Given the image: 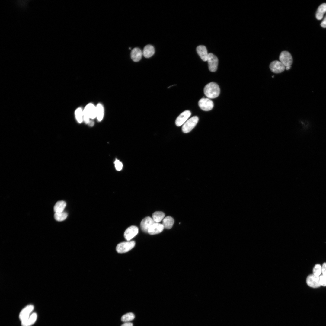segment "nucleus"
I'll return each instance as SVG.
<instances>
[{
	"label": "nucleus",
	"instance_id": "1",
	"mask_svg": "<svg viewBox=\"0 0 326 326\" xmlns=\"http://www.w3.org/2000/svg\"><path fill=\"white\" fill-rule=\"evenodd\" d=\"M204 92L209 98H214L219 96L220 89L217 84L214 82H211L205 86Z\"/></svg>",
	"mask_w": 326,
	"mask_h": 326
},
{
	"label": "nucleus",
	"instance_id": "2",
	"mask_svg": "<svg viewBox=\"0 0 326 326\" xmlns=\"http://www.w3.org/2000/svg\"><path fill=\"white\" fill-rule=\"evenodd\" d=\"M96 117V107L92 103L87 104L83 110V121L88 124L90 119H94Z\"/></svg>",
	"mask_w": 326,
	"mask_h": 326
},
{
	"label": "nucleus",
	"instance_id": "3",
	"mask_svg": "<svg viewBox=\"0 0 326 326\" xmlns=\"http://www.w3.org/2000/svg\"><path fill=\"white\" fill-rule=\"evenodd\" d=\"M199 120L197 116H194L187 120L183 125L182 130L184 133L191 131L195 126Z\"/></svg>",
	"mask_w": 326,
	"mask_h": 326
},
{
	"label": "nucleus",
	"instance_id": "4",
	"mask_svg": "<svg viewBox=\"0 0 326 326\" xmlns=\"http://www.w3.org/2000/svg\"><path fill=\"white\" fill-rule=\"evenodd\" d=\"M135 245V243L133 241L122 242L117 245L116 250L119 253H126L132 249Z\"/></svg>",
	"mask_w": 326,
	"mask_h": 326
},
{
	"label": "nucleus",
	"instance_id": "5",
	"mask_svg": "<svg viewBox=\"0 0 326 326\" xmlns=\"http://www.w3.org/2000/svg\"><path fill=\"white\" fill-rule=\"evenodd\" d=\"M279 59L280 61L285 67L291 66L292 63L293 59L292 55L287 51H282L280 55Z\"/></svg>",
	"mask_w": 326,
	"mask_h": 326
},
{
	"label": "nucleus",
	"instance_id": "6",
	"mask_svg": "<svg viewBox=\"0 0 326 326\" xmlns=\"http://www.w3.org/2000/svg\"><path fill=\"white\" fill-rule=\"evenodd\" d=\"M207 61L209 70L212 72L216 71L217 68L218 60L217 57L212 53L208 54Z\"/></svg>",
	"mask_w": 326,
	"mask_h": 326
},
{
	"label": "nucleus",
	"instance_id": "7",
	"mask_svg": "<svg viewBox=\"0 0 326 326\" xmlns=\"http://www.w3.org/2000/svg\"><path fill=\"white\" fill-rule=\"evenodd\" d=\"M198 105L203 110L208 111L211 110L214 106L213 101L209 98H203L200 100Z\"/></svg>",
	"mask_w": 326,
	"mask_h": 326
},
{
	"label": "nucleus",
	"instance_id": "8",
	"mask_svg": "<svg viewBox=\"0 0 326 326\" xmlns=\"http://www.w3.org/2000/svg\"><path fill=\"white\" fill-rule=\"evenodd\" d=\"M269 68L271 72L276 74L283 72L285 69V67L283 64L278 60L271 62L269 65Z\"/></svg>",
	"mask_w": 326,
	"mask_h": 326
},
{
	"label": "nucleus",
	"instance_id": "9",
	"mask_svg": "<svg viewBox=\"0 0 326 326\" xmlns=\"http://www.w3.org/2000/svg\"><path fill=\"white\" fill-rule=\"evenodd\" d=\"M34 309V306L33 305H28L23 309L20 313L19 319L21 322L27 319L31 314L32 312Z\"/></svg>",
	"mask_w": 326,
	"mask_h": 326
},
{
	"label": "nucleus",
	"instance_id": "10",
	"mask_svg": "<svg viewBox=\"0 0 326 326\" xmlns=\"http://www.w3.org/2000/svg\"><path fill=\"white\" fill-rule=\"evenodd\" d=\"M306 283L310 287L317 288L321 286L319 282V276L313 274L309 275L306 279Z\"/></svg>",
	"mask_w": 326,
	"mask_h": 326
},
{
	"label": "nucleus",
	"instance_id": "11",
	"mask_svg": "<svg viewBox=\"0 0 326 326\" xmlns=\"http://www.w3.org/2000/svg\"><path fill=\"white\" fill-rule=\"evenodd\" d=\"M138 232V228L135 226H131L128 228L125 231L124 236L125 239L128 241L130 240Z\"/></svg>",
	"mask_w": 326,
	"mask_h": 326
},
{
	"label": "nucleus",
	"instance_id": "12",
	"mask_svg": "<svg viewBox=\"0 0 326 326\" xmlns=\"http://www.w3.org/2000/svg\"><path fill=\"white\" fill-rule=\"evenodd\" d=\"M191 114L190 112L188 110H186L182 112L176 118L175 121L176 125L177 126H180L183 125Z\"/></svg>",
	"mask_w": 326,
	"mask_h": 326
},
{
	"label": "nucleus",
	"instance_id": "13",
	"mask_svg": "<svg viewBox=\"0 0 326 326\" xmlns=\"http://www.w3.org/2000/svg\"><path fill=\"white\" fill-rule=\"evenodd\" d=\"M155 222L152 218L146 217L144 218L141 222V229L144 232H148L149 228Z\"/></svg>",
	"mask_w": 326,
	"mask_h": 326
},
{
	"label": "nucleus",
	"instance_id": "14",
	"mask_svg": "<svg viewBox=\"0 0 326 326\" xmlns=\"http://www.w3.org/2000/svg\"><path fill=\"white\" fill-rule=\"evenodd\" d=\"M164 228L162 224L155 222L149 228L148 232L152 235L157 234L162 232Z\"/></svg>",
	"mask_w": 326,
	"mask_h": 326
},
{
	"label": "nucleus",
	"instance_id": "15",
	"mask_svg": "<svg viewBox=\"0 0 326 326\" xmlns=\"http://www.w3.org/2000/svg\"><path fill=\"white\" fill-rule=\"evenodd\" d=\"M142 52L139 48L136 47L133 48L131 53V57L132 60L135 62L139 61L141 59Z\"/></svg>",
	"mask_w": 326,
	"mask_h": 326
},
{
	"label": "nucleus",
	"instance_id": "16",
	"mask_svg": "<svg viewBox=\"0 0 326 326\" xmlns=\"http://www.w3.org/2000/svg\"><path fill=\"white\" fill-rule=\"evenodd\" d=\"M197 52L200 58L204 61H207L208 53L206 47L203 45H200L197 48Z\"/></svg>",
	"mask_w": 326,
	"mask_h": 326
},
{
	"label": "nucleus",
	"instance_id": "17",
	"mask_svg": "<svg viewBox=\"0 0 326 326\" xmlns=\"http://www.w3.org/2000/svg\"><path fill=\"white\" fill-rule=\"evenodd\" d=\"M37 318V314L35 312L32 313L27 319L21 322V325L22 326H30L35 323Z\"/></svg>",
	"mask_w": 326,
	"mask_h": 326
},
{
	"label": "nucleus",
	"instance_id": "18",
	"mask_svg": "<svg viewBox=\"0 0 326 326\" xmlns=\"http://www.w3.org/2000/svg\"><path fill=\"white\" fill-rule=\"evenodd\" d=\"M154 53V48L152 46L150 45H148L145 46L142 51V54L146 58L151 57Z\"/></svg>",
	"mask_w": 326,
	"mask_h": 326
},
{
	"label": "nucleus",
	"instance_id": "19",
	"mask_svg": "<svg viewBox=\"0 0 326 326\" xmlns=\"http://www.w3.org/2000/svg\"><path fill=\"white\" fill-rule=\"evenodd\" d=\"M326 12V3H324L321 4L317 9L316 14V18L319 20L321 19Z\"/></svg>",
	"mask_w": 326,
	"mask_h": 326
},
{
	"label": "nucleus",
	"instance_id": "20",
	"mask_svg": "<svg viewBox=\"0 0 326 326\" xmlns=\"http://www.w3.org/2000/svg\"><path fill=\"white\" fill-rule=\"evenodd\" d=\"M66 202L63 200L57 202L55 205L53 210L55 213H60L63 212L66 206Z\"/></svg>",
	"mask_w": 326,
	"mask_h": 326
},
{
	"label": "nucleus",
	"instance_id": "21",
	"mask_svg": "<svg viewBox=\"0 0 326 326\" xmlns=\"http://www.w3.org/2000/svg\"><path fill=\"white\" fill-rule=\"evenodd\" d=\"M96 117L98 121H101L104 117V108L102 105L100 104H98L96 106Z\"/></svg>",
	"mask_w": 326,
	"mask_h": 326
},
{
	"label": "nucleus",
	"instance_id": "22",
	"mask_svg": "<svg viewBox=\"0 0 326 326\" xmlns=\"http://www.w3.org/2000/svg\"><path fill=\"white\" fill-rule=\"evenodd\" d=\"M174 222V220L172 217L167 216L163 220L162 225L164 228L169 229L172 228Z\"/></svg>",
	"mask_w": 326,
	"mask_h": 326
},
{
	"label": "nucleus",
	"instance_id": "23",
	"mask_svg": "<svg viewBox=\"0 0 326 326\" xmlns=\"http://www.w3.org/2000/svg\"><path fill=\"white\" fill-rule=\"evenodd\" d=\"M165 214L161 211H156L152 215V218L155 222L158 223L164 218Z\"/></svg>",
	"mask_w": 326,
	"mask_h": 326
},
{
	"label": "nucleus",
	"instance_id": "24",
	"mask_svg": "<svg viewBox=\"0 0 326 326\" xmlns=\"http://www.w3.org/2000/svg\"><path fill=\"white\" fill-rule=\"evenodd\" d=\"M75 115L77 121L81 123L83 121V110L81 107L78 108L75 110Z\"/></svg>",
	"mask_w": 326,
	"mask_h": 326
},
{
	"label": "nucleus",
	"instance_id": "25",
	"mask_svg": "<svg viewBox=\"0 0 326 326\" xmlns=\"http://www.w3.org/2000/svg\"><path fill=\"white\" fill-rule=\"evenodd\" d=\"M68 216L67 213L65 212L60 213H55L54 218L55 219L58 221H62L65 220Z\"/></svg>",
	"mask_w": 326,
	"mask_h": 326
},
{
	"label": "nucleus",
	"instance_id": "26",
	"mask_svg": "<svg viewBox=\"0 0 326 326\" xmlns=\"http://www.w3.org/2000/svg\"><path fill=\"white\" fill-rule=\"evenodd\" d=\"M135 318V315L133 313L129 312L123 315L121 318L122 321L129 322L133 320Z\"/></svg>",
	"mask_w": 326,
	"mask_h": 326
},
{
	"label": "nucleus",
	"instance_id": "27",
	"mask_svg": "<svg viewBox=\"0 0 326 326\" xmlns=\"http://www.w3.org/2000/svg\"><path fill=\"white\" fill-rule=\"evenodd\" d=\"M321 268L322 267L320 264H316L313 270V274L319 276L322 273Z\"/></svg>",
	"mask_w": 326,
	"mask_h": 326
},
{
	"label": "nucleus",
	"instance_id": "28",
	"mask_svg": "<svg viewBox=\"0 0 326 326\" xmlns=\"http://www.w3.org/2000/svg\"><path fill=\"white\" fill-rule=\"evenodd\" d=\"M114 163L116 169L118 171L121 170L122 168L123 165L121 162L119 160L116 159Z\"/></svg>",
	"mask_w": 326,
	"mask_h": 326
},
{
	"label": "nucleus",
	"instance_id": "29",
	"mask_svg": "<svg viewBox=\"0 0 326 326\" xmlns=\"http://www.w3.org/2000/svg\"><path fill=\"white\" fill-rule=\"evenodd\" d=\"M319 282L321 286H326V275L322 274L319 276Z\"/></svg>",
	"mask_w": 326,
	"mask_h": 326
},
{
	"label": "nucleus",
	"instance_id": "30",
	"mask_svg": "<svg viewBox=\"0 0 326 326\" xmlns=\"http://www.w3.org/2000/svg\"><path fill=\"white\" fill-rule=\"evenodd\" d=\"M322 273L323 275H326V262L323 263L322 266Z\"/></svg>",
	"mask_w": 326,
	"mask_h": 326
},
{
	"label": "nucleus",
	"instance_id": "31",
	"mask_svg": "<svg viewBox=\"0 0 326 326\" xmlns=\"http://www.w3.org/2000/svg\"><path fill=\"white\" fill-rule=\"evenodd\" d=\"M321 25L323 28H326V15L321 23Z\"/></svg>",
	"mask_w": 326,
	"mask_h": 326
},
{
	"label": "nucleus",
	"instance_id": "32",
	"mask_svg": "<svg viewBox=\"0 0 326 326\" xmlns=\"http://www.w3.org/2000/svg\"><path fill=\"white\" fill-rule=\"evenodd\" d=\"M121 326H133V324L131 322H126L122 324Z\"/></svg>",
	"mask_w": 326,
	"mask_h": 326
},
{
	"label": "nucleus",
	"instance_id": "33",
	"mask_svg": "<svg viewBox=\"0 0 326 326\" xmlns=\"http://www.w3.org/2000/svg\"><path fill=\"white\" fill-rule=\"evenodd\" d=\"M88 124L90 126L92 127L94 125V122L93 120H90Z\"/></svg>",
	"mask_w": 326,
	"mask_h": 326
},
{
	"label": "nucleus",
	"instance_id": "34",
	"mask_svg": "<svg viewBox=\"0 0 326 326\" xmlns=\"http://www.w3.org/2000/svg\"><path fill=\"white\" fill-rule=\"evenodd\" d=\"M291 67V66L286 67H285V69L286 70H288L290 69Z\"/></svg>",
	"mask_w": 326,
	"mask_h": 326
}]
</instances>
